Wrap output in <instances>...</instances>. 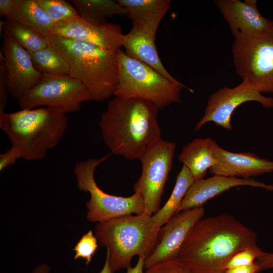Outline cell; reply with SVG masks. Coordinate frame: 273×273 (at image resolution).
Segmentation results:
<instances>
[{
  "label": "cell",
  "instance_id": "3",
  "mask_svg": "<svg viewBox=\"0 0 273 273\" xmlns=\"http://www.w3.org/2000/svg\"><path fill=\"white\" fill-rule=\"evenodd\" d=\"M68 126L66 114L56 108L23 109L0 114V128L26 161L44 158L59 144Z\"/></svg>",
  "mask_w": 273,
  "mask_h": 273
},
{
  "label": "cell",
  "instance_id": "26",
  "mask_svg": "<svg viewBox=\"0 0 273 273\" xmlns=\"http://www.w3.org/2000/svg\"><path fill=\"white\" fill-rule=\"evenodd\" d=\"M54 23L79 16L76 8L68 1L37 0Z\"/></svg>",
  "mask_w": 273,
  "mask_h": 273
},
{
  "label": "cell",
  "instance_id": "24",
  "mask_svg": "<svg viewBox=\"0 0 273 273\" xmlns=\"http://www.w3.org/2000/svg\"><path fill=\"white\" fill-rule=\"evenodd\" d=\"M13 37L28 52H34L48 46L46 37L32 28L18 21L7 19L0 22V32Z\"/></svg>",
  "mask_w": 273,
  "mask_h": 273
},
{
  "label": "cell",
  "instance_id": "34",
  "mask_svg": "<svg viewBox=\"0 0 273 273\" xmlns=\"http://www.w3.org/2000/svg\"><path fill=\"white\" fill-rule=\"evenodd\" d=\"M145 259L146 257L144 256H139L138 261L134 266H130L126 268V273H145L144 270Z\"/></svg>",
  "mask_w": 273,
  "mask_h": 273
},
{
  "label": "cell",
  "instance_id": "7",
  "mask_svg": "<svg viewBox=\"0 0 273 273\" xmlns=\"http://www.w3.org/2000/svg\"><path fill=\"white\" fill-rule=\"evenodd\" d=\"M236 72L261 93H273V21L264 31L234 38Z\"/></svg>",
  "mask_w": 273,
  "mask_h": 273
},
{
  "label": "cell",
  "instance_id": "15",
  "mask_svg": "<svg viewBox=\"0 0 273 273\" xmlns=\"http://www.w3.org/2000/svg\"><path fill=\"white\" fill-rule=\"evenodd\" d=\"M234 38L260 33L269 26L271 20L259 12L255 0L214 1Z\"/></svg>",
  "mask_w": 273,
  "mask_h": 273
},
{
  "label": "cell",
  "instance_id": "2",
  "mask_svg": "<svg viewBox=\"0 0 273 273\" xmlns=\"http://www.w3.org/2000/svg\"><path fill=\"white\" fill-rule=\"evenodd\" d=\"M158 110L144 100L118 97L110 100L99 125L111 153L128 160L140 159L160 141Z\"/></svg>",
  "mask_w": 273,
  "mask_h": 273
},
{
  "label": "cell",
  "instance_id": "19",
  "mask_svg": "<svg viewBox=\"0 0 273 273\" xmlns=\"http://www.w3.org/2000/svg\"><path fill=\"white\" fill-rule=\"evenodd\" d=\"M155 38L132 27L124 34L122 47L125 53L131 58L152 68L168 79L176 84H181L174 78L163 65L155 43Z\"/></svg>",
  "mask_w": 273,
  "mask_h": 273
},
{
  "label": "cell",
  "instance_id": "25",
  "mask_svg": "<svg viewBox=\"0 0 273 273\" xmlns=\"http://www.w3.org/2000/svg\"><path fill=\"white\" fill-rule=\"evenodd\" d=\"M35 68L41 74L69 75V66L63 57L49 45L34 52H28Z\"/></svg>",
  "mask_w": 273,
  "mask_h": 273
},
{
  "label": "cell",
  "instance_id": "35",
  "mask_svg": "<svg viewBox=\"0 0 273 273\" xmlns=\"http://www.w3.org/2000/svg\"><path fill=\"white\" fill-rule=\"evenodd\" d=\"M13 0H0V16L7 17L9 14Z\"/></svg>",
  "mask_w": 273,
  "mask_h": 273
},
{
  "label": "cell",
  "instance_id": "21",
  "mask_svg": "<svg viewBox=\"0 0 273 273\" xmlns=\"http://www.w3.org/2000/svg\"><path fill=\"white\" fill-rule=\"evenodd\" d=\"M6 18L25 24L45 37L50 34L54 24L37 0H13Z\"/></svg>",
  "mask_w": 273,
  "mask_h": 273
},
{
  "label": "cell",
  "instance_id": "12",
  "mask_svg": "<svg viewBox=\"0 0 273 273\" xmlns=\"http://www.w3.org/2000/svg\"><path fill=\"white\" fill-rule=\"evenodd\" d=\"M203 207L175 214L160 229L151 253L145 259V269L163 261L177 258L191 231L204 215Z\"/></svg>",
  "mask_w": 273,
  "mask_h": 273
},
{
  "label": "cell",
  "instance_id": "20",
  "mask_svg": "<svg viewBox=\"0 0 273 273\" xmlns=\"http://www.w3.org/2000/svg\"><path fill=\"white\" fill-rule=\"evenodd\" d=\"M216 142L210 138L196 139L183 148L178 156L191 172L194 181L204 178L216 164L214 148Z\"/></svg>",
  "mask_w": 273,
  "mask_h": 273
},
{
  "label": "cell",
  "instance_id": "32",
  "mask_svg": "<svg viewBox=\"0 0 273 273\" xmlns=\"http://www.w3.org/2000/svg\"><path fill=\"white\" fill-rule=\"evenodd\" d=\"M262 270L260 265L256 261L250 265L226 269L224 270V273H259Z\"/></svg>",
  "mask_w": 273,
  "mask_h": 273
},
{
  "label": "cell",
  "instance_id": "31",
  "mask_svg": "<svg viewBox=\"0 0 273 273\" xmlns=\"http://www.w3.org/2000/svg\"><path fill=\"white\" fill-rule=\"evenodd\" d=\"M20 158H21V156L19 151L15 147L12 146L6 152L0 155V171L15 164Z\"/></svg>",
  "mask_w": 273,
  "mask_h": 273
},
{
  "label": "cell",
  "instance_id": "29",
  "mask_svg": "<svg viewBox=\"0 0 273 273\" xmlns=\"http://www.w3.org/2000/svg\"><path fill=\"white\" fill-rule=\"evenodd\" d=\"M145 269V273H195L178 258L161 262Z\"/></svg>",
  "mask_w": 273,
  "mask_h": 273
},
{
  "label": "cell",
  "instance_id": "30",
  "mask_svg": "<svg viewBox=\"0 0 273 273\" xmlns=\"http://www.w3.org/2000/svg\"><path fill=\"white\" fill-rule=\"evenodd\" d=\"M9 92V82L4 61V55L0 51V114L5 112Z\"/></svg>",
  "mask_w": 273,
  "mask_h": 273
},
{
  "label": "cell",
  "instance_id": "16",
  "mask_svg": "<svg viewBox=\"0 0 273 273\" xmlns=\"http://www.w3.org/2000/svg\"><path fill=\"white\" fill-rule=\"evenodd\" d=\"M250 186L273 191V185L253 178H241L213 175L195 181L189 188L177 212L203 207L209 200L233 188Z\"/></svg>",
  "mask_w": 273,
  "mask_h": 273
},
{
  "label": "cell",
  "instance_id": "37",
  "mask_svg": "<svg viewBox=\"0 0 273 273\" xmlns=\"http://www.w3.org/2000/svg\"><path fill=\"white\" fill-rule=\"evenodd\" d=\"M49 266L46 264H41L36 267L33 273H50Z\"/></svg>",
  "mask_w": 273,
  "mask_h": 273
},
{
  "label": "cell",
  "instance_id": "9",
  "mask_svg": "<svg viewBox=\"0 0 273 273\" xmlns=\"http://www.w3.org/2000/svg\"><path fill=\"white\" fill-rule=\"evenodd\" d=\"M93 101L87 88L69 75L42 74L38 82L18 100L21 109L56 108L65 114L80 110L82 103Z\"/></svg>",
  "mask_w": 273,
  "mask_h": 273
},
{
  "label": "cell",
  "instance_id": "8",
  "mask_svg": "<svg viewBox=\"0 0 273 273\" xmlns=\"http://www.w3.org/2000/svg\"><path fill=\"white\" fill-rule=\"evenodd\" d=\"M109 155L78 162L74 168L79 190L90 194V199L86 202L88 209L86 218L92 222H101L124 215L144 212L143 200L139 194L134 193L126 197L117 196L104 192L98 186L95 180V171Z\"/></svg>",
  "mask_w": 273,
  "mask_h": 273
},
{
  "label": "cell",
  "instance_id": "22",
  "mask_svg": "<svg viewBox=\"0 0 273 273\" xmlns=\"http://www.w3.org/2000/svg\"><path fill=\"white\" fill-rule=\"evenodd\" d=\"M79 16L87 22L99 25L114 16H127L126 9L117 1L71 0Z\"/></svg>",
  "mask_w": 273,
  "mask_h": 273
},
{
  "label": "cell",
  "instance_id": "36",
  "mask_svg": "<svg viewBox=\"0 0 273 273\" xmlns=\"http://www.w3.org/2000/svg\"><path fill=\"white\" fill-rule=\"evenodd\" d=\"M99 273H114L110 264L109 254L107 251L104 265Z\"/></svg>",
  "mask_w": 273,
  "mask_h": 273
},
{
  "label": "cell",
  "instance_id": "28",
  "mask_svg": "<svg viewBox=\"0 0 273 273\" xmlns=\"http://www.w3.org/2000/svg\"><path fill=\"white\" fill-rule=\"evenodd\" d=\"M262 252V250L258 245L242 250L230 259L225 266L224 270L250 265L256 261Z\"/></svg>",
  "mask_w": 273,
  "mask_h": 273
},
{
  "label": "cell",
  "instance_id": "27",
  "mask_svg": "<svg viewBox=\"0 0 273 273\" xmlns=\"http://www.w3.org/2000/svg\"><path fill=\"white\" fill-rule=\"evenodd\" d=\"M97 239L92 231L84 235L74 248L75 252L74 259L81 258L85 260L88 264L92 261L93 255L98 248Z\"/></svg>",
  "mask_w": 273,
  "mask_h": 273
},
{
  "label": "cell",
  "instance_id": "17",
  "mask_svg": "<svg viewBox=\"0 0 273 273\" xmlns=\"http://www.w3.org/2000/svg\"><path fill=\"white\" fill-rule=\"evenodd\" d=\"M214 155L216 164L209 170L213 175L251 178L273 172V161L250 152H232L216 143Z\"/></svg>",
  "mask_w": 273,
  "mask_h": 273
},
{
  "label": "cell",
  "instance_id": "23",
  "mask_svg": "<svg viewBox=\"0 0 273 273\" xmlns=\"http://www.w3.org/2000/svg\"><path fill=\"white\" fill-rule=\"evenodd\" d=\"M194 181L189 169L183 165L176 176L174 188L169 199L162 208L151 216L155 228L160 229L177 213L189 188Z\"/></svg>",
  "mask_w": 273,
  "mask_h": 273
},
{
  "label": "cell",
  "instance_id": "5",
  "mask_svg": "<svg viewBox=\"0 0 273 273\" xmlns=\"http://www.w3.org/2000/svg\"><path fill=\"white\" fill-rule=\"evenodd\" d=\"M159 230L154 225L151 216L143 212L98 222L95 235L107 248L114 272L131 266L135 256L146 258L154 248Z\"/></svg>",
  "mask_w": 273,
  "mask_h": 273
},
{
  "label": "cell",
  "instance_id": "6",
  "mask_svg": "<svg viewBox=\"0 0 273 273\" xmlns=\"http://www.w3.org/2000/svg\"><path fill=\"white\" fill-rule=\"evenodd\" d=\"M118 81L114 96L148 101L158 109L181 102V92L189 88L176 84L157 71L135 59L122 50L117 53Z\"/></svg>",
  "mask_w": 273,
  "mask_h": 273
},
{
  "label": "cell",
  "instance_id": "1",
  "mask_svg": "<svg viewBox=\"0 0 273 273\" xmlns=\"http://www.w3.org/2000/svg\"><path fill=\"white\" fill-rule=\"evenodd\" d=\"M256 233L234 216L202 218L194 226L177 258L195 273H224L238 252L257 246Z\"/></svg>",
  "mask_w": 273,
  "mask_h": 273
},
{
  "label": "cell",
  "instance_id": "14",
  "mask_svg": "<svg viewBox=\"0 0 273 273\" xmlns=\"http://www.w3.org/2000/svg\"><path fill=\"white\" fill-rule=\"evenodd\" d=\"M2 41L1 51L8 74L9 94L18 100L38 82L42 74L35 68L28 52L13 37L3 34Z\"/></svg>",
  "mask_w": 273,
  "mask_h": 273
},
{
  "label": "cell",
  "instance_id": "13",
  "mask_svg": "<svg viewBox=\"0 0 273 273\" xmlns=\"http://www.w3.org/2000/svg\"><path fill=\"white\" fill-rule=\"evenodd\" d=\"M50 34L89 42L114 52L122 47L124 36L118 24L106 22L96 25L87 22L79 15L54 23Z\"/></svg>",
  "mask_w": 273,
  "mask_h": 273
},
{
  "label": "cell",
  "instance_id": "18",
  "mask_svg": "<svg viewBox=\"0 0 273 273\" xmlns=\"http://www.w3.org/2000/svg\"><path fill=\"white\" fill-rule=\"evenodd\" d=\"M127 10L134 28L156 38L159 25L169 10L170 0H118Z\"/></svg>",
  "mask_w": 273,
  "mask_h": 273
},
{
  "label": "cell",
  "instance_id": "10",
  "mask_svg": "<svg viewBox=\"0 0 273 273\" xmlns=\"http://www.w3.org/2000/svg\"><path fill=\"white\" fill-rule=\"evenodd\" d=\"M175 147V143L161 139L139 159L142 171L133 186V191L142 197L144 212L150 216L160 209L165 185L172 168Z\"/></svg>",
  "mask_w": 273,
  "mask_h": 273
},
{
  "label": "cell",
  "instance_id": "11",
  "mask_svg": "<svg viewBox=\"0 0 273 273\" xmlns=\"http://www.w3.org/2000/svg\"><path fill=\"white\" fill-rule=\"evenodd\" d=\"M250 101L258 102L264 108H273V98L263 96L247 80H243L234 87L225 86L219 89L210 96L204 114L196 125L195 130H199L209 122L231 130L233 113L240 105Z\"/></svg>",
  "mask_w": 273,
  "mask_h": 273
},
{
  "label": "cell",
  "instance_id": "4",
  "mask_svg": "<svg viewBox=\"0 0 273 273\" xmlns=\"http://www.w3.org/2000/svg\"><path fill=\"white\" fill-rule=\"evenodd\" d=\"M46 37L48 44L68 63L69 75L85 85L94 101H103L114 95L118 81V51L51 34Z\"/></svg>",
  "mask_w": 273,
  "mask_h": 273
},
{
  "label": "cell",
  "instance_id": "33",
  "mask_svg": "<svg viewBox=\"0 0 273 273\" xmlns=\"http://www.w3.org/2000/svg\"><path fill=\"white\" fill-rule=\"evenodd\" d=\"M256 261L258 262L262 270L273 269V253L262 251Z\"/></svg>",
  "mask_w": 273,
  "mask_h": 273
}]
</instances>
